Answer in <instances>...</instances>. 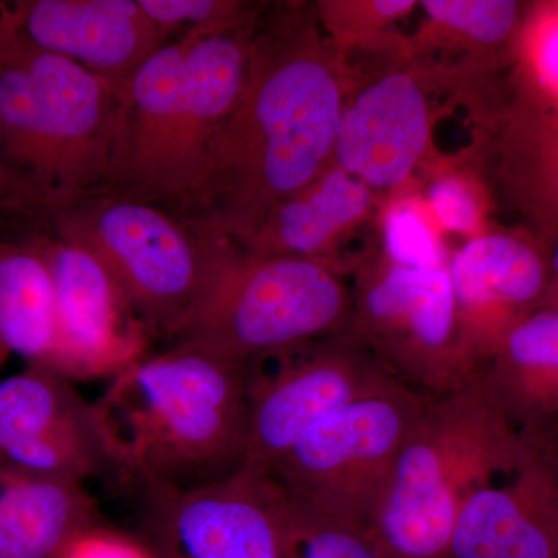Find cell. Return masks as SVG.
<instances>
[{"label":"cell","instance_id":"cell-1","mask_svg":"<svg viewBox=\"0 0 558 558\" xmlns=\"http://www.w3.org/2000/svg\"><path fill=\"white\" fill-rule=\"evenodd\" d=\"M339 57L307 7L260 14L238 100L220 121L196 207L182 220L208 240L245 244L281 202L332 163L344 108Z\"/></svg>","mask_w":558,"mask_h":558},{"label":"cell","instance_id":"cell-2","mask_svg":"<svg viewBox=\"0 0 558 558\" xmlns=\"http://www.w3.org/2000/svg\"><path fill=\"white\" fill-rule=\"evenodd\" d=\"M94 402L110 461L149 495L183 494L236 475L247 439V368L174 343L110 379Z\"/></svg>","mask_w":558,"mask_h":558},{"label":"cell","instance_id":"cell-3","mask_svg":"<svg viewBox=\"0 0 558 558\" xmlns=\"http://www.w3.org/2000/svg\"><path fill=\"white\" fill-rule=\"evenodd\" d=\"M256 22L170 40L120 84L102 193L189 218L207 179L213 138L244 84Z\"/></svg>","mask_w":558,"mask_h":558},{"label":"cell","instance_id":"cell-4","mask_svg":"<svg viewBox=\"0 0 558 558\" xmlns=\"http://www.w3.org/2000/svg\"><path fill=\"white\" fill-rule=\"evenodd\" d=\"M119 87L39 49L0 5V156L50 215L101 191L119 117Z\"/></svg>","mask_w":558,"mask_h":558},{"label":"cell","instance_id":"cell-5","mask_svg":"<svg viewBox=\"0 0 558 558\" xmlns=\"http://www.w3.org/2000/svg\"><path fill=\"white\" fill-rule=\"evenodd\" d=\"M519 436L481 373L429 399L369 519L377 557L451 558L462 502Z\"/></svg>","mask_w":558,"mask_h":558},{"label":"cell","instance_id":"cell-6","mask_svg":"<svg viewBox=\"0 0 558 558\" xmlns=\"http://www.w3.org/2000/svg\"><path fill=\"white\" fill-rule=\"evenodd\" d=\"M211 241L207 277L171 336L174 343L247 365L278 349L352 330V293L332 266Z\"/></svg>","mask_w":558,"mask_h":558},{"label":"cell","instance_id":"cell-7","mask_svg":"<svg viewBox=\"0 0 558 558\" xmlns=\"http://www.w3.org/2000/svg\"><path fill=\"white\" fill-rule=\"evenodd\" d=\"M47 216L57 238L100 260L154 336L178 330L207 277L211 240L165 209L102 191Z\"/></svg>","mask_w":558,"mask_h":558},{"label":"cell","instance_id":"cell-8","mask_svg":"<svg viewBox=\"0 0 558 558\" xmlns=\"http://www.w3.org/2000/svg\"><path fill=\"white\" fill-rule=\"evenodd\" d=\"M429 399L398 379L388 380L323 418L264 478L290 497L368 526L399 451Z\"/></svg>","mask_w":558,"mask_h":558},{"label":"cell","instance_id":"cell-9","mask_svg":"<svg viewBox=\"0 0 558 558\" xmlns=\"http://www.w3.org/2000/svg\"><path fill=\"white\" fill-rule=\"evenodd\" d=\"M352 332L395 379L428 398L465 387L481 366L457 310L449 269L389 263L359 278Z\"/></svg>","mask_w":558,"mask_h":558},{"label":"cell","instance_id":"cell-10","mask_svg":"<svg viewBox=\"0 0 558 558\" xmlns=\"http://www.w3.org/2000/svg\"><path fill=\"white\" fill-rule=\"evenodd\" d=\"M247 368L241 472L269 476L323 418L395 379L352 330L278 349Z\"/></svg>","mask_w":558,"mask_h":558},{"label":"cell","instance_id":"cell-11","mask_svg":"<svg viewBox=\"0 0 558 558\" xmlns=\"http://www.w3.org/2000/svg\"><path fill=\"white\" fill-rule=\"evenodd\" d=\"M57 304V373L70 380L119 376L148 355L154 336L109 270L80 245L36 240Z\"/></svg>","mask_w":558,"mask_h":558},{"label":"cell","instance_id":"cell-12","mask_svg":"<svg viewBox=\"0 0 558 558\" xmlns=\"http://www.w3.org/2000/svg\"><path fill=\"white\" fill-rule=\"evenodd\" d=\"M0 469L80 483L112 469L94 403L40 366L0 380Z\"/></svg>","mask_w":558,"mask_h":558},{"label":"cell","instance_id":"cell-13","mask_svg":"<svg viewBox=\"0 0 558 558\" xmlns=\"http://www.w3.org/2000/svg\"><path fill=\"white\" fill-rule=\"evenodd\" d=\"M451 558H558V481L532 436H519L459 509Z\"/></svg>","mask_w":558,"mask_h":558},{"label":"cell","instance_id":"cell-14","mask_svg":"<svg viewBox=\"0 0 558 558\" xmlns=\"http://www.w3.org/2000/svg\"><path fill=\"white\" fill-rule=\"evenodd\" d=\"M149 498V546L159 558H279L269 480L238 472Z\"/></svg>","mask_w":558,"mask_h":558},{"label":"cell","instance_id":"cell-15","mask_svg":"<svg viewBox=\"0 0 558 558\" xmlns=\"http://www.w3.org/2000/svg\"><path fill=\"white\" fill-rule=\"evenodd\" d=\"M11 11L39 49L117 86L170 43L138 0H32L11 3Z\"/></svg>","mask_w":558,"mask_h":558},{"label":"cell","instance_id":"cell-16","mask_svg":"<svg viewBox=\"0 0 558 558\" xmlns=\"http://www.w3.org/2000/svg\"><path fill=\"white\" fill-rule=\"evenodd\" d=\"M432 132L427 95L410 72H389L344 102L332 165L369 190H391L410 178Z\"/></svg>","mask_w":558,"mask_h":558},{"label":"cell","instance_id":"cell-17","mask_svg":"<svg viewBox=\"0 0 558 558\" xmlns=\"http://www.w3.org/2000/svg\"><path fill=\"white\" fill-rule=\"evenodd\" d=\"M447 269L462 332L483 368L502 336L519 322L517 312L545 292V264L524 242L486 234L459 248Z\"/></svg>","mask_w":558,"mask_h":558},{"label":"cell","instance_id":"cell-18","mask_svg":"<svg viewBox=\"0 0 558 558\" xmlns=\"http://www.w3.org/2000/svg\"><path fill=\"white\" fill-rule=\"evenodd\" d=\"M98 510L83 483L0 469V558H58Z\"/></svg>","mask_w":558,"mask_h":558},{"label":"cell","instance_id":"cell-19","mask_svg":"<svg viewBox=\"0 0 558 558\" xmlns=\"http://www.w3.org/2000/svg\"><path fill=\"white\" fill-rule=\"evenodd\" d=\"M373 190L330 163L314 182L271 209L240 247L253 255L293 256L328 263V252L368 215ZM238 245V244H236Z\"/></svg>","mask_w":558,"mask_h":558},{"label":"cell","instance_id":"cell-20","mask_svg":"<svg viewBox=\"0 0 558 558\" xmlns=\"http://www.w3.org/2000/svg\"><path fill=\"white\" fill-rule=\"evenodd\" d=\"M480 373L513 424L532 428L558 414V310L519 319Z\"/></svg>","mask_w":558,"mask_h":558},{"label":"cell","instance_id":"cell-21","mask_svg":"<svg viewBox=\"0 0 558 558\" xmlns=\"http://www.w3.org/2000/svg\"><path fill=\"white\" fill-rule=\"evenodd\" d=\"M0 344L31 366L57 373L53 281L36 241H0Z\"/></svg>","mask_w":558,"mask_h":558},{"label":"cell","instance_id":"cell-22","mask_svg":"<svg viewBox=\"0 0 558 558\" xmlns=\"http://www.w3.org/2000/svg\"><path fill=\"white\" fill-rule=\"evenodd\" d=\"M270 484L279 558H379L365 523L314 508Z\"/></svg>","mask_w":558,"mask_h":558},{"label":"cell","instance_id":"cell-23","mask_svg":"<svg viewBox=\"0 0 558 558\" xmlns=\"http://www.w3.org/2000/svg\"><path fill=\"white\" fill-rule=\"evenodd\" d=\"M143 11L170 36L201 38L248 27L260 17L258 3L238 0H138Z\"/></svg>","mask_w":558,"mask_h":558},{"label":"cell","instance_id":"cell-24","mask_svg":"<svg viewBox=\"0 0 558 558\" xmlns=\"http://www.w3.org/2000/svg\"><path fill=\"white\" fill-rule=\"evenodd\" d=\"M422 9L439 27L483 46L508 38L519 14V3L508 0H424Z\"/></svg>","mask_w":558,"mask_h":558},{"label":"cell","instance_id":"cell-25","mask_svg":"<svg viewBox=\"0 0 558 558\" xmlns=\"http://www.w3.org/2000/svg\"><path fill=\"white\" fill-rule=\"evenodd\" d=\"M385 252L389 260L411 269L446 267L444 253L427 220L411 205H395L384 222Z\"/></svg>","mask_w":558,"mask_h":558},{"label":"cell","instance_id":"cell-26","mask_svg":"<svg viewBox=\"0 0 558 558\" xmlns=\"http://www.w3.org/2000/svg\"><path fill=\"white\" fill-rule=\"evenodd\" d=\"M429 204L444 229L462 234L478 229V201L465 180L454 175L436 180L429 189Z\"/></svg>","mask_w":558,"mask_h":558},{"label":"cell","instance_id":"cell-27","mask_svg":"<svg viewBox=\"0 0 558 558\" xmlns=\"http://www.w3.org/2000/svg\"><path fill=\"white\" fill-rule=\"evenodd\" d=\"M58 558H159L154 549L130 535L95 524L62 550Z\"/></svg>","mask_w":558,"mask_h":558},{"label":"cell","instance_id":"cell-28","mask_svg":"<svg viewBox=\"0 0 558 558\" xmlns=\"http://www.w3.org/2000/svg\"><path fill=\"white\" fill-rule=\"evenodd\" d=\"M537 64L546 83L558 92V20L549 22L539 35Z\"/></svg>","mask_w":558,"mask_h":558},{"label":"cell","instance_id":"cell-29","mask_svg":"<svg viewBox=\"0 0 558 558\" xmlns=\"http://www.w3.org/2000/svg\"><path fill=\"white\" fill-rule=\"evenodd\" d=\"M27 209L38 208L32 197L22 190L16 179L7 170L2 156H0V211H27Z\"/></svg>","mask_w":558,"mask_h":558},{"label":"cell","instance_id":"cell-30","mask_svg":"<svg viewBox=\"0 0 558 558\" xmlns=\"http://www.w3.org/2000/svg\"><path fill=\"white\" fill-rule=\"evenodd\" d=\"M553 267H554V271H556V275H557V278H558V242H557V245H556V250H554Z\"/></svg>","mask_w":558,"mask_h":558},{"label":"cell","instance_id":"cell-31","mask_svg":"<svg viewBox=\"0 0 558 558\" xmlns=\"http://www.w3.org/2000/svg\"><path fill=\"white\" fill-rule=\"evenodd\" d=\"M9 352H7V349L0 344V366L3 365V362H5L7 357H9Z\"/></svg>","mask_w":558,"mask_h":558},{"label":"cell","instance_id":"cell-32","mask_svg":"<svg viewBox=\"0 0 558 558\" xmlns=\"http://www.w3.org/2000/svg\"><path fill=\"white\" fill-rule=\"evenodd\" d=\"M554 185H556V193L558 199V153H557V161H556V171H554Z\"/></svg>","mask_w":558,"mask_h":558},{"label":"cell","instance_id":"cell-33","mask_svg":"<svg viewBox=\"0 0 558 558\" xmlns=\"http://www.w3.org/2000/svg\"><path fill=\"white\" fill-rule=\"evenodd\" d=\"M554 470H556V476H557V481H558V447H557V451H556V458H554Z\"/></svg>","mask_w":558,"mask_h":558},{"label":"cell","instance_id":"cell-34","mask_svg":"<svg viewBox=\"0 0 558 558\" xmlns=\"http://www.w3.org/2000/svg\"><path fill=\"white\" fill-rule=\"evenodd\" d=\"M0 5H2V3H0Z\"/></svg>","mask_w":558,"mask_h":558}]
</instances>
